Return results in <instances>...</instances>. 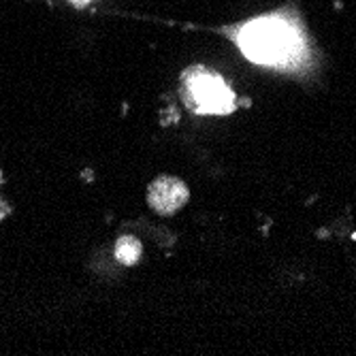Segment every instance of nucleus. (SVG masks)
I'll list each match as a JSON object with an SVG mask.
<instances>
[{
    "mask_svg": "<svg viewBox=\"0 0 356 356\" xmlns=\"http://www.w3.org/2000/svg\"><path fill=\"white\" fill-rule=\"evenodd\" d=\"M73 3H77V5H81V3H88V0H73Z\"/></svg>",
    "mask_w": 356,
    "mask_h": 356,
    "instance_id": "obj_5",
    "label": "nucleus"
},
{
    "mask_svg": "<svg viewBox=\"0 0 356 356\" xmlns=\"http://www.w3.org/2000/svg\"><path fill=\"white\" fill-rule=\"evenodd\" d=\"M181 94L186 105L197 113H229L235 109V94L231 88L205 67H194L184 73Z\"/></svg>",
    "mask_w": 356,
    "mask_h": 356,
    "instance_id": "obj_2",
    "label": "nucleus"
},
{
    "mask_svg": "<svg viewBox=\"0 0 356 356\" xmlns=\"http://www.w3.org/2000/svg\"><path fill=\"white\" fill-rule=\"evenodd\" d=\"M235 43L250 62L263 67H295L307 51L301 26L288 13L261 15L237 26Z\"/></svg>",
    "mask_w": 356,
    "mask_h": 356,
    "instance_id": "obj_1",
    "label": "nucleus"
},
{
    "mask_svg": "<svg viewBox=\"0 0 356 356\" xmlns=\"http://www.w3.org/2000/svg\"><path fill=\"white\" fill-rule=\"evenodd\" d=\"M188 201V188L177 177H158L147 188V203L154 211L171 216L181 209Z\"/></svg>",
    "mask_w": 356,
    "mask_h": 356,
    "instance_id": "obj_3",
    "label": "nucleus"
},
{
    "mask_svg": "<svg viewBox=\"0 0 356 356\" xmlns=\"http://www.w3.org/2000/svg\"><path fill=\"white\" fill-rule=\"evenodd\" d=\"M115 254L124 265H135L141 258V243L135 237H122L115 245Z\"/></svg>",
    "mask_w": 356,
    "mask_h": 356,
    "instance_id": "obj_4",
    "label": "nucleus"
}]
</instances>
